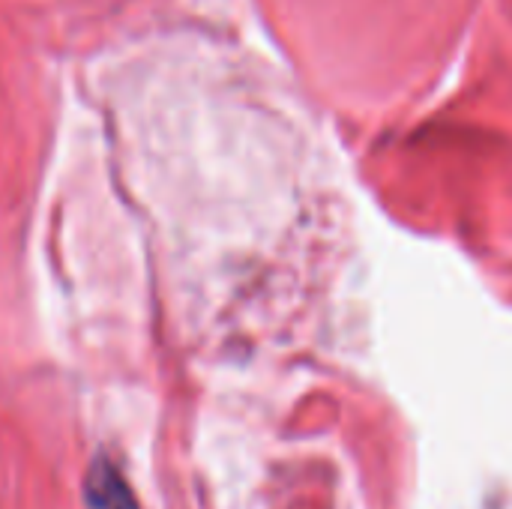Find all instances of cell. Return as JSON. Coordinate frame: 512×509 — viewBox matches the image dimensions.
Wrapping results in <instances>:
<instances>
[{
	"mask_svg": "<svg viewBox=\"0 0 512 509\" xmlns=\"http://www.w3.org/2000/svg\"><path fill=\"white\" fill-rule=\"evenodd\" d=\"M84 492H87L84 495L87 509H138L129 486L123 483V477L105 462H96L90 468Z\"/></svg>",
	"mask_w": 512,
	"mask_h": 509,
	"instance_id": "cell-1",
	"label": "cell"
}]
</instances>
